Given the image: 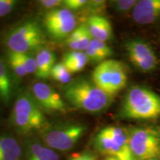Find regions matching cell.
<instances>
[{"label":"cell","mask_w":160,"mask_h":160,"mask_svg":"<svg viewBox=\"0 0 160 160\" xmlns=\"http://www.w3.org/2000/svg\"><path fill=\"white\" fill-rule=\"evenodd\" d=\"M103 160H121L118 157L116 156H106Z\"/></svg>","instance_id":"4dcf8cb0"},{"label":"cell","mask_w":160,"mask_h":160,"mask_svg":"<svg viewBox=\"0 0 160 160\" xmlns=\"http://www.w3.org/2000/svg\"><path fill=\"white\" fill-rule=\"evenodd\" d=\"M120 116L131 119H155L160 117V96L142 86H133L124 98Z\"/></svg>","instance_id":"7a4b0ae2"},{"label":"cell","mask_w":160,"mask_h":160,"mask_svg":"<svg viewBox=\"0 0 160 160\" xmlns=\"http://www.w3.org/2000/svg\"><path fill=\"white\" fill-rule=\"evenodd\" d=\"M31 94L42 111L48 113H65V104L61 96L51 86L37 82L31 86Z\"/></svg>","instance_id":"30bf717a"},{"label":"cell","mask_w":160,"mask_h":160,"mask_svg":"<svg viewBox=\"0 0 160 160\" xmlns=\"http://www.w3.org/2000/svg\"><path fill=\"white\" fill-rule=\"evenodd\" d=\"M129 148L135 160H151L160 156V133L153 128L128 130Z\"/></svg>","instance_id":"52a82bcc"},{"label":"cell","mask_w":160,"mask_h":160,"mask_svg":"<svg viewBox=\"0 0 160 160\" xmlns=\"http://www.w3.org/2000/svg\"><path fill=\"white\" fill-rule=\"evenodd\" d=\"M11 122L22 133L42 130L46 125V118L31 93L21 91L13 105Z\"/></svg>","instance_id":"3957f363"},{"label":"cell","mask_w":160,"mask_h":160,"mask_svg":"<svg viewBox=\"0 0 160 160\" xmlns=\"http://www.w3.org/2000/svg\"><path fill=\"white\" fill-rule=\"evenodd\" d=\"M41 8L44 10H51L58 8L60 5H62V1L61 0H42L39 2Z\"/></svg>","instance_id":"f1b7e54d"},{"label":"cell","mask_w":160,"mask_h":160,"mask_svg":"<svg viewBox=\"0 0 160 160\" xmlns=\"http://www.w3.org/2000/svg\"><path fill=\"white\" fill-rule=\"evenodd\" d=\"M63 93L72 106L89 113H99L108 108L114 97L83 78L66 85Z\"/></svg>","instance_id":"6da1fadb"},{"label":"cell","mask_w":160,"mask_h":160,"mask_svg":"<svg viewBox=\"0 0 160 160\" xmlns=\"http://www.w3.org/2000/svg\"><path fill=\"white\" fill-rule=\"evenodd\" d=\"M88 3L86 0H65L62 1V5L65 8L73 11H79Z\"/></svg>","instance_id":"4316f807"},{"label":"cell","mask_w":160,"mask_h":160,"mask_svg":"<svg viewBox=\"0 0 160 160\" xmlns=\"http://www.w3.org/2000/svg\"><path fill=\"white\" fill-rule=\"evenodd\" d=\"M3 42L11 52L30 53L45 48L46 39L44 32L38 23L28 20L6 31Z\"/></svg>","instance_id":"277c9868"},{"label":"cell","mask_w":160,"mask_h":160,"mask_svg":"<svg viewBox=\"0 0 160 160\" xmlns=\"http://www.w3.org/2000/svg\"><path fill=\"white\" fill-rule=\"evenodd\" d=\"M13 82L8 65L0 57V100L8 105L13 97Z\"/></svg>","instance_id":"9a60e30c"},{"label":"cell","mask_w":160,"mask_h":160,"mask_svg":"<svg viewBox=\"0 0 160 160\" xmlns=\"http://www.w3.org/2000/svg\"><path fill=\"white\" fill-rule=\"evenodd\" d=\"M85 23L93 39L106 42L112 38L113 28L107 18L102 16H93L90 17Z\"/></svg>","instance_id":"4fadbf2b"},{"label":"cell","mask_w":160,"mask_h":160,"mask_svg":"<svg viewBox=\"0 0 160 160\" xmlns=\"http://www.w3.org/2000/svg\"><path fill=\"white\" fill-rule=\"evenodd\" d=\"M104 129L120 147L125 150L130 149L128 130L124 129L122 128L117 127V126H108V127L104 128Z\"/></svg>","instance_id":"d6986e66"},{"label":"cell","mask_w":160,"mask_h":160,"mask_svg":"<svg viewBox=\"0 0 160 160\" xmlns=\"http://www.w3.org/2000/svg\"><path fill=\"white\" fill-rule=\"evenodd\" d=\"M85 125L77 123L47 125L41 130V137L52 149L67 151L73 148L85 134Z\"/></svg>","instance_id":"8992f818"},{"label":"cell","mask_w":160,"mask_h":160,"mask_svg":"<svg viewBox=\"0 0 160 160\" xmlns=\"http://www.w3.org/2000/svg\"><path fill=\"white\" fill-rule=\"evenodd\" d=\"M94 146L98 151L105 156H116L121 160L134 159L131 150H125L120 147L104 128L96 136Z\"/></svg>","instance_id":"8fae6325"},{"label":"cell","mask_w":160,"mask_h":160,"mask_svg":"<svg viewBox=\"0 0 160 160\" xmlns=\"http://www.w3.org/2000/svg\"><path fill=\"white\" fill-rule=\"evenodd\" d=\"M132 17L140 25H149L160 18V0L137 1L133 9Z\"/></svg>","instance_id":"7c38bea8"},{"label":"cell","mask_w":160,"mask_h":160,"mask_svg":"<svg viewBox=\"0 0 160 160\" xmlns=\"http://www.w3.org/2000/svg\"><path fill=\"white\" fill-rule=\"evenodd\" d=\"M28 160H59V155L51 148H43L37 155Z\"/></svg>","instance_id":"484cf974"},{"label":"cell","mask_w":160,"mask_h":160,"mask_svg":"<svg viewBox=\"0 0 160 160\" xmlns=\"http://www.w3.org/2000/svg\"><path fill=\"white\" fill-rule=\"evenodd\" d=\"M129 59L138 69L144 72L152 71L159 64L155 51L148 43L139 39L130 40L125 45Z\"/></svg>","instance_id":"9c48e42d"},{"label":"cell","mask_w":160,"mask_h":160,"mask_svg":"<svg viewBox=\"0 0 160 160\" xmlns=\"http://www.w3.org/2000/svg\"><path fill=\"white\" fill-rule=\"evenodd\" d=\"M22 149L14 138L8 135L0 136V160H19Z\"/></svg>","instance_id":"2e32d148"},{"label":"cell","mask_w":160,"mask_h":160,"mask_svg":"<svg viewBox=\"0 0 160 160\" xmlns=\"http://www.w3.org/2000/svg\"><path fill=\"white\" fill-rule=\"evenodd\" d=\"M51 77L56 82L62 84H69L71 82V73L68 71L62 62L56 63L51 71Z\"/></svg>","instance_id":"44dd1931"},{"label":"cell","mask_w":160,"mask_h":160,"mask_svg":"<svg viewBox=\"0 0 160 160\" xmlns=\"http://www.w3.org/2000/svg\"><path fill=\"white\" fill-rule=\"evenodd\" d=\"M69 160H97V157L93 153L90 152H85V153H79L73 156Z\"/></svg>","instance_id":"f546056e"},{"label":"cell","mask_w":160,"mask_h":160,"mask_svg":"<svg viewBox=\"0 0 160 160\" xmlns=\"http://www.w3.org/2000/svg\"><path fill=\"white\" fill-rule=\"evenodd\" d=\"M92 82L99 88L114 97L127 85L125 66L118 60H105L95 68L92 73Z\"/></svg>","instance_id":"5b68a950"},{"label":"cell","mask_w":160,"mask_h":160,"mask_svg":"<svg viewBox=\"0 0 160 160\" xmlns=\"http://www.w3.org/2000/svg\"><path fill=\"white\" fill-rule=\"evenodd\" d=\"M17 3L18 2L15 0H0V17L8 14Z\"/></svg>","instance_id":"83f0119b"},{"label":"cell","mask_w":160,"mask_h":160,"mask_svg":"<svg viewBox=\"0 0 160 160\" xmlns=\"http://www.w3.org/2000/svg\"><path fill=\"white\" fill-rule=\"evenodd\" d=\"M131 160H135V159H131Z\"/></svg>","instance_id":"d6a6232c"},{"label":"cell","mask_w":160,"mask_h":160,"mask_svg":"<svg viewBox=\"0 0 160 160\" xmlns=\"http://www.w3.org/2000/svg\"><path fill=\"white\" fill-rule=\"evenodd\" d=\"M106 8L105 1H88V3L78 11L79 20L85 22L93 16H102Z\"/></svg>","instance_id":"ac0fdd59"},{"label":"cell","mask_w":160,"mask_h":160,"mask_svg":"<svg viewBox=\"0 0 160 160\" xmlns=\"http://www.w3.org/2000/svg\"><path fill=\"white\" fill-rule=\"evenodd\" d=\"M43 23L48 33L54 39H66L77 28V16L65 8H58L46 13Z\"/></svg>","instance_id":"ba28073f"},{"label":"cell","mask_w":160,"mask_h":160,"mask_svg":"<svg viewBox=\"0 0 160 160\" xmlns=\"http://www.w3.org/2000/svg\"><path fill=\"white\" fill-rule=\"evenodd\" d=\"M151 160H160V159H159V158H156V159H153Z\"/></svg>","instance_id":"1f68e13d"},{"label":"cell","mask_w":160,"mask_h":160,"mask_svg":"<svg viewBox=\"0 0 160 160\" xmlns=\"http://www.w3.org/2000/svg\"><path fill=\"white\" fill-rule=\"evenodd\" d=\"M89 59L85 52L71 51L63 57L62 62L71 73L82 71L88 63Z\"/></svg>","instance_id":"e0dca14e"},{"label":"cell","mask_w":160,"mask_h":160,"mask_svg":"<svg viewBox=\"0 0 160 160\" xmlns=\"http://www.w3.org/2000/svg\"><path fill=\"white\" fill-rule=\"evenodd\" d=\"M35 58L37 65L36 77L41 79L49 78L51 77L52 69L56 64V56L53 52L43 48L37 51Z\"/></svg>","instance_id":"5bb4252c"},{"label":"cell","mask_w":160,"mask_h":160,"mask_svg":"<svg viewBox=\"0 0 160 160\" xmlns=\"http://www.w3.org/2000/svg\"><path fill=\"white\" fill-rule=\"evenodd\" d=\"M137 1L135 0H117L112 1L111 5L113 8L119 13H126L133 9Z\"/></svg>","instance_id":"603a6c76"},{"label":"cell","mask_w":160,"mask_h":160,"mask_svg":"<svg viewBox=\"0 0 160 160\" xmlns=\"http://www.w3.org/2000/svg\"><path fill=\"white\" fill-rule=\"evenodd\" d=\"M19 55L28 73H36L37 70L36 58L30 53H19Z\"/></svg>","instance_id":"cb8c5ba5"},{"label":"cell","mask_w":160,"mask_h":160,"mask_svg":"<svg viewBox=\"0 0 160 160\" xmlns=\"http://www.w3.org/2000/svg\"><path fill=\"white\" fill-rule=\"evenodd\" d=\"M90 45L92 46L97 51H99L102 55H103L105 59H107V58L111 57L113 54L112 49L105 42L100 41V40L96 39H92L91 43H90Z\"/></svg>","instance_id":"d4e9b609"},{"label":"cell","mask_w":160,"mask_h":160,"mask_svg":"<svg viewBox=\"0 0 160 160\" xmlns=\"http://www.w3.org/2000/svg\"><path fill=\"white\" fill-rule=\"evenodd\" d=\"M8 62L10 68L17 77L22 78L28 74L22 62L20 59L19 53L10 51L8 53Z\"/></svg>","instance_id":"ffe728a7"},{"label":"cell","mask_w":160,"mask_h":160,"mask_svg":"<svg viewBox=\"0 0 160 160\" xmlns=\"http://www.w3.org/2000/svg\"><path fill=\"white\" fill-rule=\"evenodd\" d=\"M88 26L85 22L82 23L81 25L77 27L74 31L65 39V45L67 47L72 50V51H77L78 44L79 39L84 33L87 31Z\"/></svg>","instance_id":"7402d4cb"}]
</instances>
